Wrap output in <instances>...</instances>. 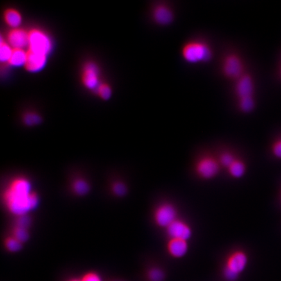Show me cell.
<instances>
[{
  "instance_id": "7a4b0ae2",
  "label": "cell",
  "mask_w": 281,
  "mask_h": 281,
  "mask_svg": "<svg viewBox=\"0 0 281 281\" xmlns=\"http://www.w3.org/2000/svg\"><path fill=\"white\" fill-rule=\"evenodd\" d=\"M182 57L186 62L197 64L206 63L212 58V50L203 40H193L185 43L181 50Z\"/></svg>"
},
{
  "instance_id": "603a6c76",
  "label": "cell",
  "mask_w": 281,
  "mask_h": 281,
  "mask_svg": "<svg viewBox=\"0 0 281 281\" xmlns=\"http://www.w3.org/2000/svg\"><path fill=\"white\" fill-rule=\"evenodd\" d=\"M238 104L240 110L244 113H249L255 107V101L254 97L238 100Z\"/></svg>"
},
{
  "instance_id": "1f68e13d",
  "label": "cell",
  "mask_w": 281,
  "mask_h": 281,
  "mask_svg": "<svg viewBox=\"0 0 281 281\" xmlns=\"http://www.w3.org/2000/svg\"><path fill=\"white\" fill-rule=\"evenodd\" d=\"M280 76H281V69H280Z\"/></svg>"
},
{
  "instance_id": "8992f818",
  "label": "cell",
  "mask_w": 281,
  "mask_h": 281,
  "mask_svg": "<svg viewBox=\"0 0 281 281\" xmlns=\"http://www.w3.org/2000/svg\"><path fill=\"white\" fill-rule=\"evenodd\" d=\"M220 167L218 159L212 156H203L197 161L195 171L199 177L204 180H210L218 174Z\"/></svg>"
},
{
  "instance_id": "484cf974",
  "label": "cell",
  "mask_w": 281,
  "mask_h": 281,
  "mask_svg": "<svg viewBox=\"0 0 281 281\" xmlns=\"http://www.w3.org/2000/svg\"><path fill=\"white\" fill-rule=\"evenodd\" d=\"M147 277L150 281H163L164 279V272L158 267H153L147 273Z\"/></svg>"
},
{
  "instance_id": "277c9868",
  "label": "cell",
  "mask_w": 281,
  "mask_h": 281,
  "mask_svg": "<svg viewBox=\"0 0 281 281\" xmlns=\"http://www.w3.org/2000/svg\"><path fill=\"white\" fill-rule=\"evenodd\" d=\"M52 49L53 42L46 31L38 28L29 30L28 46L26 50L48 56Z\"/></svg>"
},
{
  "instance_id": "52a82bcc",
  "label": "cell",
  "mask_w": 281,
  "mask_h": 281,
  "mask_svg": "<svg viewBox=\"0 0 281 281\" xmlns=\"http://www.w3.org/2000/svg\"><path fill=\"white\" fill-rule=\"evenodd\" d=\"M178 210L171 203H163L157 206L153 213V219L156 225L165 229L178 219Z\"/></svg>"
},
{
  "instance_id": "6da1fadb",
  "label": "cell",
  "mask_w": 281,
  "mask_h": 281,
  "mask_svg": "<svg viewBox=\"0 0 281 281\" xmlns=\"http://www.w3.org/2000/svg\"><path fill=\"white\" fill-rule=\"evenodd\" d=\"M9 212L17 217L29 214L38 207L39 196L33 190L32 183L26 177L13 179L4 195Z\"/></svg>"
},
{
  "instance_id": "cb8c5ba5",
  "label": "cell",
  "mask_w": 281,
  "mask_h": 281,
  "mask_svg": "<svg viewBox=\"0 0 281 281\" xmlns=\"http://www.w3.org/2000/svg\"><path fill=\"white\" fill-rule=\"evenodd\" d=\"M95 91L97 92L100 98L103 100H108L112 94V87L107 83L101 82Z\"/></svg>"
},
{
  "instance_id": "5bb4252c",
  "label": "cell",
  "mask_w": 281,
  "mask_h": 281,
  "mask_svg": "<svg viewBox=\"0 0 281 281\" xmlns=\"http://www.w3.org/2000/svg\"><path fill=\"white\" fill-rule=\"evenodd\" d=\"M167 251L171 257L181 258L185 257L189 251V243L186 240L169 239L167 244Z\"/></svg>"
},
{
  "instance_id": "4fadbf2b",
  "label": "cell",
  "mask_w": 281,
  "mask_h": 281,
  "mask_svg": "<svg viewBox=\"0 0 281 281\" xmlns=\"http://www.w3.org/2000/svg\"><path fill=\"white\" fill-rule=\"evenodd\" d=\"M26 51L27 58L24 66L25 69L31 73L40 71L46 66L48 56L28 50Z\"/></svg>"
},
{
  "instance_id": "f546056e",
  "label": "cell",
  "mask_w": 281,
  "mask_h": 281,
  "mask_svg": "<svg viewBox=\"0 0 281 281\" xmlns=\"http://www.w3.org/2000/svg\"><path fill=\"white\" fill-rule=\"evenodd\" d=\"M81 281H102L101 277L96 273L94 272H89L86 273L81 278Z\"/></svg>"
},
{
  "instance_id": "8fae6325",
  "label": "cell",
  "mask_w": 281,
  "mask_h": 281,
  "mask_svg": "<svg viewBox=\"0 0 281 281\" xmlns=\"http://www.w3.org/2000/svg\"><path fill=\"white\" fill-rule=\"evenodd\" d=\"M255 84L252 77L245 73L236 81L235 92L238 100L254 97Z\"/></svg>"
},
{
  "instance_id": "9c48e42d",
  "label": "cell",
  "mask_w": 281,
  "mask_h": 281,
  "mask_svg": "<svg viewBox=\"0 0 281 281\" xmlns=\"http://www.w3.org/2000/svg\"><path fill=\"white\" fill-rule=\"evenodd\" d=\"M169 239H180L189 241L193 236V230L186 222L176 219L166 228Z\"/></svg>"
},
{
  "instance_id": "44dd1931",
  "label": "cell",
  "mask_w": 281,
  "mask_h": 281,
  "mask_svg": "<svg viewBox=\"0 0 281 281\" xmlns=\"http://www.w3.org/2000/svg\"><path fill=\"white\" fill-rule=\"evenodd\" d=\"M4 245H5L7 250L11 253H17L18 251L21 250L22 247H23V244L16 239L12 235L7 238Z\"/></svg>"
},
{
  "instance_id": "ac0fdd59",
  "label": "cell",
  "mask_w": 281,
  "mask_h": 281,
  "mask_svg": "<svg viewBox=\"0 0 281 281\" xmlns=\"http://www.w3.org/2000/svg\"><path fill=\"white\" fill-rule=\"evenodd\" d=\"M72 189L77 196H83L89 192L90 185L84 179L76 178L72 182Z\"/></svg>"
},
{
  "instance_id": "ffe728a7",
  "label": "cell",
  "mask_w": 281,
  "mask_h": 281,
  "mask_svg": "<svg viewBox=\"0 0 281 281\" xmlns=\"http://www.w3.org/2000/svg\"><path fill=\"white\" fill-rule=\"evenodd\" d=\"M13 49L6 41L3 36L1 37V45H0V60L2 63H8L12 54Z\"/></svg>"
},
{
  "instance_id": "30bf717a",
  "label": "cell",
  "mask_w": 281,
  "mask_h": 281,
  "mask_svg": "<svg viewBox=\"0 0 281 281\" xmlns=\"http://www.w3.org/2000/svg\"><path fill=\"white\" fill-rule=\"evenodd\" d=\"M5 39L13 49L26 50L28 46L29 31L20 27L11 29Z\"/></svg>"
},
{
  "instance_id": "d4e9b609",
  "label": "cell",
  "mask_w": 281,
  "mask_h": 281,
  "mask_svg": "<svg viewBox=\"0 0 281 281\" xmlns=\"http://www.w3.org/2000/svg\"><path fill=\"white\" fill-rule=\"evenodd\" d=\"M236 159H237V158L230 152H223L219 155L218 158L221 166L225 167L226 169L230 166V165L235 162Z\"/></svg>"
},
{
  "instance_id": "7402d4cb",
  "label": "cell",
  "mask_w": 281,
  "mask_h": 281,
  "mask_svg": "<svg viewBox=\"0 0 281 281\" xmlns=\"http://www.w3.org/2000/svg\"><path fill=\"white\" fill-rule=\"evenodd\" d=\"M12 236L24 244L29 239V229L15 226L12 230Z\"/></svg>"
},
{
  "instance_id": "83f0119b",
  "label": "cell",
  "mask_w": 281,
  "mask_h": 281,
  "mask_svg": "<svg viewBox=\"0 0 281 281\" xmlns=\"http://www.w3.org/2000/svg\"><path fill=\"white\" fill-rule=\"evenodd\" d=\"M112 190L117 197H123L127 193V187L125 183L122 182H115L113 183Z\"/></svg>"
},
{
  "instance_id": "f1b7e54d",
  "label": "cell",
  "mask_w": 281,
  "mask_h": 281,
  "mask_svg": "<svg viewBox=\"0 0 281 281\" xmlns=\"http://www.w3.org/2000/svg\"><path fill=\"white\" fill-rule=\"evenodd\" d=\"M271 152L275 157L281 159V138L276 140L272 145Z\"/></svg>"
},
{
  "instance_id": "2e32d148",
  "label": "cell",
  "mask_w": 281,
  "mask_h": 281,
  "mask_svg": "<svg viewBox=\"0 0 281 281\" xmlns=\"http://www.w3.org/2000/svg\"><path fill=\"white\" fill-rule=\"evenodd\" d=\"M27 58V51L25 49H13L8 64L13 67L24 66Z\"/></svg>"
},
{
  "instance_id": "9a60e30c",
  "label": "cell",
  "mask_w": 281,
  "mask_h": 281,
  "mask_svg": "<svg viewBox=\"0 0 281 281\" xmlns=\"http://www.w3.org/2000/svg\"><path fill=\"white\" fill-rule=\"evenodd\" d=\"M4 19L11 29L20 28L22 23L21 13L14 8H8L4 11Z\"/></svg>"
},
{
  "instance_id": "5b68a950",
  "label": "cell",
  "mask_w": 281,
  "mask_h": 281,
  "mask_svg": "<svg viewBox=\"0 0 281 281\" xmlns=\"http://www.w3.org/2000/svg\"><path fill=\"white\" fill-rule=\"evenodd\" d=\"M221 70L226 78L237 81L245 74L243 60L239 54H228L222 61Z\"/></svg>"
},
{
  "instance_id": "3957f363",
  "label": "cell",
  "mask_w": 281,
  "mask_h": 281,
  "mask_svg": "<svg viewBox=\"0 0 281 281\" xmlns=\"http://www.w3.org/2000/svg\"><path fill=\"white\" fill-rule=\"evenodd\" d=\"M248 263V257L242 250L231 253L226 258L223 269V276L226 280L235 281L246 269Z\"/></svg>"
},
{
  "instance_id": "4316f807",
  "label": "cell",
  "mask_w": 281,
  "mask_h": 281,
  "mask_svg": "<svg viewBox=\"0 0 281 281\" xmlns=\"http://www.w3.org/2000/svg\"><path fill=\"white\" fill-rule=\"evenodd\" d=\"M17 217V218L16 219L15 226H20V227L29 229L31 225V223H32V219H31V217L29 216V214L23 215V216Z\"/></svg>"
},
{
  "instance_id": "ba28073f",
  "label": "cell",
  "mask_w": 281,
  "mask_h": 281,
  "mask_svg": "<svg viewBox=\"0 0 281 281\" xmlns=\"http://www.w3.org/2000/svg\"><path fill=\"white\" fill-rule=\"evenodd\" d=\"M101 72L98 65L94 61H87L83 65L81 80L86 89L96 90L101 84Z\"/></svg>"
},
{
  "instance_id": "d6986e66",
  "label": "cell",
  "mask_w": 281,
  "mask_h": 281,
  "mask_svg": "<svg viewBox=\"0 0 281 281\" xmlns=\"http://www.w3.org/2000/svg\"><path fill=\"white\" fill-rule=\"evenodd\" d=\"M22 119L25 125L28 126L38 125L42 121L40 115L33 111H29V112L24 113L22 115Z\"/></svg>"
},
{
  "instance_id": "e0dca14e",
  "label": "cell",
  "mask_w": 281,
  "mask_h": 281,
  "mask_svg": "<svg viewBox=\"0 0 281 281\" xmlns=\"http://www.w3.org/2000/svg\"><path fill=\"white\" fill-rule=\"evenodd\" d=\"M227 169L228 173L232 177L240 178L243 177L246 174V165L243 161L237 158Z\"/></svg>"
},
{
  "instance_id": "4dcf8cb0",
  "label": "cell",
  "mask_w": 281,
  "mask_h": 281,
  "mask_svg": "<svg viewBox=\"0 0 281 281\" xmlns=\"http://www.w3.org/2000/svg\"><path fill=\"white\" fill-rule=\"evenodd\" d=\"M70 281H81V280H76V279H73V280H70Z\"/></svg>"
},
{
  "instance_id": "7c38bea8",
  "label": "cell",
  "mask_w": 281,
  "mask_h": 281,
  "mask_svg": "<svg viewBox=\"0 0 281 281\" xmlns=\"http://www.w3.org/2000/svg\"><path fill=\"white\" fill-rule=\"evenodd\" d=\"M151 15L154 21L161 26L171 24L174 18V12L171 7L163 3L154 6Z\"/></svg>"
}]
</instances>
